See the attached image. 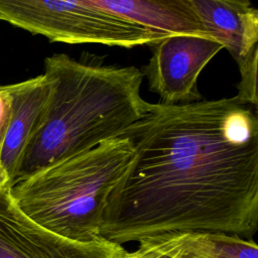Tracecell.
<instances>
[{
  "instance_id": "obj_11",
  "label": "cell",
  "mask_w": 258,
  "mask_h": 258,
  "mask_svg": "<svg viewBox=\"0 0 258 258\" xmlns=\"http://www.w3.org/2000/svg\"><path fill=\"white\" fill-rule=\"evenodd\" d=\"M201 258H258L254 239L234 234L190 232Z\"/></svg>"
},
{
  "instance_id": "obj_2",
  "label": "cell",
  "mask_w": 258,
  "mask_h": 258,
  "mask_svg": "<svg viewBox=\"0 0 258 258\" xmlns=\"http://www.w3.org/2000/svg\"><path fill=\"white\" fill-rule=\"evenodd\" d=\"M48 95L24 150L17 176L122 137L149 110L143 75L130 66L107 64L96 55L79 59L55 53L44 59ZM14 180V181H15Z\"/></svg>"
},
{
  "instance_id": "obj_4",
  "label": "cell",
  "mask_w": 258,
  "mask_h": 258,
  "mask_svg": "<svg viewBox=\"0 0 258 258\" xmlns=\"http://www.w3.org/2000/svg\"><path fill=\"white\" fill-rule=\"evenodd\" d=\"M0 21L68 44L132 48L168 36L80 0H0Z\"/></svg>"
},
{
  "instance_id": "obj_9",
  "label": "cell",
  "mask_w": 258,
  "mask_h": 258,
  "mask_svg": "<svg viewBox=\"0 0 258 258\" xmlns=\"http://www.w3.org/2000/svg\"><path fill=\"white\" fill-rule=\"evenodd\" d=\"M165 34L208 35L191 0H80ZM212 37V36H211Z\"/></svg>"
},
{
  "instance_id": "obj_8",
  "label": "cell",
  "mask_w": 258,
  "mask_h": 258,
  "mask_svg": "<svg viewBox=\"0 0 258 258\" xmlns=\"http://www.w3.org/2000/svg\"><path fill=\"white\" fill-rule=\"evenodd\" d=\"M7 87L11 95V114L0 152V163L11 184L17 176L24 150L45 105L48 88L43 75Z\"/></svg>"
},
{
  "instance_id": "obj_14",
  "label": "cell",
  "mask_w": 258,
  "mask_h": 258,
  "mask_svg": "<svg viewBox=\"0 0 258 258\" xmlns=\"http://www.w3.org/2000/svg\"><path fill=\"white\" fill-rule=\"evenodd\" d=\"M6 183H10L9 177L5 171V169L3 168V166L0 163V185L6 184Z\"/></svg>"
},
{
  "instance_id": "obj_1",
  "label": "cell",
  "mask_w": 258,
  "mask_h": 258,
  "mask_svg": "<svg viewBox=\"0 0 258 258\" xmlns=\"http://www.w3.org/2000/svg\"><path fill=\"white\" fill-rule=\"evenodd\" d=\"M236 96L152 104L123 135L135 147L101 236L123 245L173 232L258 230V118Z\"/></svg>"
},
{
  "instance_id": "obj_12",
  "label": "cell",
  "mask_w": 258,
  "mask_h": 258,
  "mask_svg": "<svg viewBox=\"0 0 258 258\" xmlns=\"http://www.w3.org/2000/svg\"><path fill=\"white\" fill-rule=\"evenodd\" d=\"M257 56L258 48H256L248 59L239 67L241 81L238 84V95L236 96L241 101L257 108Z\"/></svg>"
},
{
  "instance_id": "obj_3",
  "label": "cell",
  "mask_w": 258,
  "mask_h": 258,
  "mask_svg": "<svg viewBox=\"0 0 258 258\" xmlns=\"http://www.w3.org/2000/svg\"><path fill=\"white\" fill-rule=\"evenodd\" d=\"M134 157L130 139H110L16 179L10 194L43 228L75 241H94L102 237L108 207Z\"/></svg>"
},
{
  "instance_id": "obj_15",
  "label": "cell",
  "mask_w": 258,
  "mask_h": 258,
  "mask_svg": "<svg viewBox=\"0 0 258 258\" xmlns=\"http://www.w3.org/2000/svg\"><path fill=\"white\" fill-rule=\"evenodd\" d=\"M229 1H234V2H239V3H250V0H229Z\"/></svg>"
},
{
  "instance_id": "obj_5",
  "label": "cell",
  "mask_w": 258,
  "mask_h": 258,
  "mask_svg": "<svg viewBox=\"0 0 258 258\" xmlns=\"http://www.w3.org/2000/svg\"><path fill=\"white\" fill-rule=\"evenodd\" d=\"M151 46L152 55L141 72L150 91L159 96V103L178 105L201 101L198 78L223 45L208 35L170 34Z\"/></svg>"
},
{
  "instance_id": "obj_13",
  "label": "cell",
  "mask_w": 258,
  "mask_h": 258,
  "mask_svg": "<svg viewBox=\"0 0 258 258\" xmlns=\"http://www.w3.org/2000/svg\"><path fill=\"white\" fill-rule=\"evenodd\" d=\"M11 114V95L7 85H0V152L9 125Z\"/></svg>"
},
{
  "instance_id": "obj_6",
  "label": "cell",
  "mask_w": 258,
  "mask_h": 258,
  "mask_svg": "<svg viewBox=\"0 0 258 258\" xmlns=\"http://www.w3.org/2000/svg\"><path fill=\"white\" fill-rule=\"evenodd\" d=\"M123 248L103 237L80 242L43 228L17 207L10 183L0 185V258H116Z\"/></svg>"
},
{
  "instance_id": "obj_10",
  "label": "cell",
  "mask_w": 258,
  "mask_h": 258,
  "mask_svg": "<svg viewBox=\"0 0 258 258\" xmlns=\"http://www.w3.org/2000/svg\"><path fill=\"white\" fill-rule=\"evenodd\" d=\"M134 251L123 248L116 258H201L190 232H173L140 239Z\"/></svg>"
},
{
  "instance_id": "obj_7",
  "label": "cell",
  "mask_w": 258,
  "mask_h": 258,
  "mask_svg": "<svg viewBox=\"0 0 258 258\" xmlns=\"http://www.w3.org/2000/svg\"><path fill=\"white\" fill-rule=\"evenodd\" d=\"M204 28L226 48L238 67L258 48V11L251 3L191 0Z\"/></svg>"
}]
</instances>
